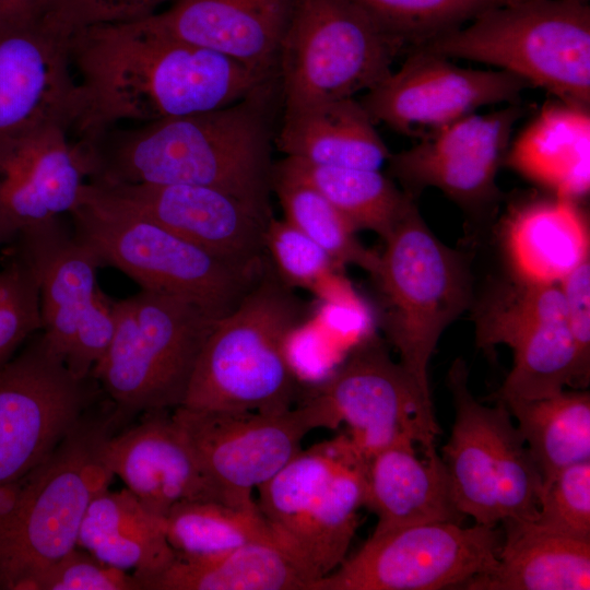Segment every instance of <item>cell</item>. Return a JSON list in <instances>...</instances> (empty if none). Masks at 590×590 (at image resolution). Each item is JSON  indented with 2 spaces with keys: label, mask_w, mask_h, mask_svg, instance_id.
Wrapping results in <instances>:
<instances>
[{
  "label": "cell",
  "mask_w": 590,
  "mask_h": 590,
  "mask_svg": "<svg viewBox=\"0 0 590 590\" xmlns=\"http://www.w3.org/2000/svg\"><path fill=\"white\" fill-rule=\"evenodd\" d=\"M82 138L123 121L146 123L233 104L273 75L182 40L148 17L69 37Z\"/></svg>",
  "instance_id": "cell-1"
},
{
  "label": "cell",
  "mask_w": 590,
  "mask_h": 590,
  "mask_svg": "<svg viewBox=\"0 0 590 590\" xmlns=\"http://www.w3.org/2000/svg\"><path fill=\"white\" fill-rule=\"evenodd\" d=\"M281 103L276 75L227 106L78 138L87 180L190 184L233 194L272 216L271 155Z\"/></svg>",
  "instance_id": "cell-2"
},
{
  "label": "cell",
  "mask_w": 590,
  "mask_h": 590,
  "mask_svg": "<svg viewBox=\"0 0 590 590\" xmlns=\"http://www.w3.org/2000/svg\"><path fill=\"white\" fill-rule=\"evenodd\" d=\"M306 317L305 303L269 260L240 303L215 323L181 405L268 413L292 409L298 388L287 343Z\"/></svg>",
  "instance_id": "cell-3"
},
{
  "label": "cell",
  "mask_w": 590,
  "mask_h": 590,
  "mask_svg": "<svg viewBox=\"0 0 590 590\" xmlns=\"http://www.w3.org/2000/svg\"><path fill=\"white\" fill-rule=\"evenodd\" d=\"M74 237L101 266H111L142 290L187 298L213 314L231 312L262 275L234 264L139 213L106 188L86 181L69 214Z\"/></svg>",
  "instance_id": "cell-4"
},
{
  "label": "cell",
  "mask_w": 590,
  "mask_h": 590,
  "mask_svg": "<svg viewBox=\"0 0 590 590\" xmlns=\"http://www.w3.org/2000/svg\"><path fill=\"white\" fill-rule=\"evenodd\" d=\"M493 66L558 101L590 108V5L524 0L492 8L418 47Z\"/></svg>",
  "instance_id": "cell-5"
},
{
  "label": "cell",
  "mask_w": 590,
  "mask_h": 590,
  "mask_svg": "<svg viewBox=\"0 0 590 590\" xmlns=\"http://www.w3.org/2000/svg\"><path fill=\"white\" fill-rule=\"evenodd\" d=\"M106 424L79 418L54 451L16 481L0 517V589L24 590L39 571L76 547L92 500L114 474L103 458Z\"/></svg>",
  "instance_id": "cell-6"
},
{
  "label": "cell",
  "mask_w": 590,
  "mask_h": 590,
  "mask_svg": "<svg viewBox=\"0 0 590 590\" xmlns=\"http://www.w3.org/2000/svg\"><path fill=\"white\" fill-rule=\"evenodd\" d=\"M385 244L371 275L385 305L384 329L399 363L433 404L428 364L441 333L473 303L470 261L433 234L415 203Z\"/></svg>",
  "instance_id": "cell-7"
},
{
  "label": "cell",
  "mask_w": 590,
  "mask_h": 590,
  "mask_svg": "<svg viewBox=\"0 0 590 590\" xmlns=\"http://www.w3.org/2000/svg\"><path fill=\"white\" fill-rule=\"evenodd\" d=\"M111 343L93 376L127 412L184 403L200 352L222 317L187 298L142 290L115 302Z\"/></svg>",
  "instance_id": "cell-8"
},
{
  "label": "cell",
  "mask_w": 590,
  "mask_h": 590,
  "mask_svg": "<svg viewBox=\"0 0 590 590\" xmlns=\"http://www.w3.org/2000/svg\"><path fill=\"white\" fill-rule=\"evenodd\" d=\"M405 49L352 0H294L278 55L281 109L366 93Z\"/></svg>",
  "instance_id": "cell-9"
},
{
  "label": "cell",
  "mask_w": 590,
  "mask_h": 590,
  "mask_svg": "<svg viewBox=\"0 0 590 590\" xmlns=\"http://www.w3.org/2000/svg\"><path fill=\"white\" fill-rule=\"evenodd\" d=\"M302 402L320 428L346 424L352 446L366 460L403 438L413 439L424 455L436 452L440 427L433 404L377 337L358 344Z\"/></svg>",
  "instance_id": "cell-10"
},
{
  "label": "cell",
  "mask_w": 590,
  "mask_h": 590,
  "mask_svg": "<svg viewBox=\"0 0 590 590\" xmlns=\"http://www.w3.org/2000/svg\"><path fill=\"white\" fill-rule=\"evenodd\" d=\"M476 343L507 344L514 365L495 400H533L566 386L586 388L569 330L559 284L534 283L515 275L473 302Z\"/></svg>",
  "instance_id": "cell-11"
},
{
  "label": "cell",
  "mask_w": 590,
  "mask_h": 590,
  "mask_svg": "<svg viewBox=\"0 0 590 590\" xmlns=\"http://www.w3.org/2000/svg\"><path fill=\"white\" fill-rule=\"evenodd\" d=\"M504 533L453 522L413 524L371 534L310 590H439L463 586L497 563Z\"/></svg>",
  "instance_id": "cell-12"
},
{
  "label": "cell",
  "mask_w": 590,
  "mask_h": 590,
  "mask_svg": "<svg viewBox=\"0 0 590 590\" xmlns=\"http://www.w3.org/2000/svg\"><path fill=\"white\" fill-rule=\"evenodd\" d=\"M221 503L255 507L253 488L272 477L319 428L303 402L290 410L212 411L177 406L172 413Z\"/></svg>",
  "instance_id": "cell-13"
},
{
  "label": "cell",
  "mask_w": 590,
  "mask_h": 590,
  "mask_svg": "<svg viewBox=\"0 0 590 590\" xmlns=\"http://www.w3.org/2000/svg\"><path fill=\"white\" fill-rule=\"evenodd\" d=\"M408 51L402 66L359 101L375 123L406 137L421 140L483 106L520 103L531 87L504 70L462 68L421 48Z\"/></svg>",
  "instance_id": "cell-14"
},
{
  "label": "cell",
  "mask_w": 590,
  "mask_h": 590,
  "mask_svg": "<svg viewBox=\"0 0 590 590\" xmlns=\"http://www.w3.org/2000/svg\"><path fill=\"white\" fill-rule=\"evenodd\" d=\"M84 380L42 338L0 368V486L40 464L81 417Z\"/></svg>",
  "instance_id": "cell-15"
},
{
  "label": "cell",
  "mask_w": 590,
  "mask_h": 590,
  "mask_svg": "<svg viewBox=\"0 0 590 590\" xmlns=\"http://www.w3.org/2000/svg\"><path fill=\"white\" fill-rule=\"evenodd\" d=\"M527 108L520 103L488 114H470L390 155L389 174L414 199L434 187L469 211H480L499 196L496 176L516 122Z\"/></svg>",
  "instance_id": "cell-16"
},
{
  "label": "cell",
  "mask_w": 590,
  "mask_h": 590,
  "mask_svg": "<svg viewBox=\"0 0 590 590\" xmlns=\"http://www.w3.org/2000/svg\"><path fill=\"white\" fill-rule=\"evenodd\" d=\"M69 133L54 125L0 139V246L76 205L87 168Z\"/></svg>",
  "instance_id": "cell-17"
},
{
  "label": "cell",
  "mask_w": 590,
  "mask_h": 590,
  "mask_svg": "<svg viewBox=\"0 0 590 590\" xmlns=\"http://www.w3.org/2000/svg\"><path fill=\"white\" fill-rule=\"evenodd\" d=\"M79 106L69 37L42 20L0 26V139L54 125L71 132Z\"/></svg>",
  "instance_id": "cell-18"
},
{
  "label": "cell",
  "mask_w": 590,
  "mask_h": 590,
  "mask_svg": "<svg viewBox=\"0 0 590 590\" xmlns=\"http://www.w3.org/2000/svg\"><path fill=\"white\" fill-rule=\"evenodd\" d=\"M97 185L148 219L234 264L261 269L268 261L264 235L271 216L231 193L190 184Z\"/></svg>",
  "instance_id": "cell-19"
},
{
  "label": "cell",
  "mask_w": 590,
  "mask_h": 590,
  "mask_svg": "<svg viewBox=\"0 0 590 590\" xmlns=\"http://www.w3.org/2000/svg\"><path fill=\"white\" fill-rule=\"evenodd\" d=\"M148 413L134 427L106 438L103 458L114 476L163 518L180 502H220L172 415Z\"/></svg>",
  "instance_id": "cell-20"
},
{
  "label": "cell",
  "mask_w": 590,
  "mask_h": 590,
  "mask_svg": "<svg viewBox=\"0 0 590 590\" xmlns=\"http://www.w3.org/2000/svg\"><path fill=\"white\" fill-rule=\"evenodd\" d=\"M294 0H172L148 19L188 43L276 74Z\"/></svg>",
  "instance_id": "cell-21"
},
{
  "label": "cell",
  "mask_w": 590,
  "mask_h": 590,
  "mask_svg": "<svg viewBox=\"0 0 590 590\" xmlns=\"http://www.w3.org/2000/svg\"><path fill=\"white\" fill-rule=\"evenodd\" d=\"M15 251L32 268L39 288L42 341L64 363L76 324L97 288L101 266L93 251L69 234L61 219L21 235Z\"/></svg>",
  "instance_id": "cell-22"
},
{
  "label": "cell",
  "mask_w": 590,
  "mask_h": 590,
  "mask_svg": "<svg viewBox=\"0 0 590 590\" xmlns=\"http://www.w3.org/2000/svg\"><path fill=\"white\" fill-rule=\"evenodd\" d=\"M411 438L400 439L367 461L364 507L377 516L373 534L402 527L462 523L449 474L436 452L420 458Z\"/></svg>",
  "instance_id": "cell-23"
},
{
  "label": "cell",
  "mask_w": 590,
  "mask_h": 590,
  "mask_svg": "<svg viewBox=\"0 0 590 590\" xmlns=\"http://www.w3.org/2000/svg\"><path fill=\"white\" fill-rule=\"evenodd\" d=\"M503 164L578 201L590 189V108L558 99L545 104L509 143Z\"/></svg>",
  "instance_id": "cell-24"
},
{
  "label": "cell",
  "mask_w": 590,
  "mask_h": 590,
  "mask_svg": "<svg viewBox=\"0 0 590 590\" xmlns=\"http://www.w3.org/2000/svg\"><path fill=\"white\" fill-rule=\"evenodd\" d=\"M274 144L321 166L380 170L391 152L359 101L333 99L282 111Z\"/></svg>",
  "instance_id": "cell-25"
},
{
  "label": "cell",
  "mask_w": 590,
  "mask_h": 590,
  "mask_svg": "<svg viewBox=\"0 0 590 590\" xmlns=\"http://www.w3.org/2000/svg\"><path fill=\"white\" fill-rule=\"evenodd\" d=\"M504 232L512 275L524 281L558 284L590 255L587 219L569 198L553 194L516 206Z\"/></svg>",
  "instance_id": "cell-26"
},
{
  "label": "cell",
  "mask_w": 590,
  "mask_h": 590,
  "mask_svg": "<svg viewBox=\"0 0 590 590\" xmlns=\"http://www.w3.org/2000/svg\"><path fill=\"white\" fill-rule=\"evenodd\" d=\"M447 387L455 408L451 435L442 447L453 499L464 517L495 527L499 522L495 495L494 406L474 398L469 370L462 358L452 362Z\"/></svg>",
  "instance_id": "cell-27"
},
{
  "label": "cell",
  "mask_w": 590,
  "mask_h": 590,
  "mask_svg": "<svg viewBox=\"0 0 590 590\" xmlns=\"http://www.w3.org/2000/svg\"><path fill=\"white\" fill-rule=\"evenodd\" d=\"M367 461L350 441L328 484L281 539L310 578L309 590L346 558L364 507Z\"/></svg>",
  "instance_id": "cell-28"
},
{
  "label": "cell",
  "mask_w": 590,
  "mask_h": 590,
  "mask_svg": "<svg viewBox=\"0 0 590 590\" xmlns=\"http://www.w3.org/2000/svg\"><path fill=\"white\" fill-rule=\"evenodd\" d=\"M76 546L114 567L133 570L142 590L146 580L176 558L164 518L149 510L128 488L106 489L92 500Z\"/></svg>",
  "instance_id": "cell-29"
},
{
  "label": "cell",
  "mask_w": 590,
  "mask_h": 590,
  "mask_svg": "<svg viewBox=\"0 0 590 590\" xmlns=\"http://www.w3.org/2000/svg\"><path fill=\"white\" fill-rule=\"evenodd\" d=\"M503 524L504 541L496 565L463 589H590V540L548 533L527 522Z\"/></svg>",
  "instance_id": "cell-30"
},
{
  "label": "cell",
  "mask_w": 590,
  "mask_h": 590,
  "mask_svg": "<svg viewBox=\"0 0 590 590\" xmlns=\"http://www.w3.org/2000/svg\"><path fill=\"white\" fill-rule=\"evenodd\" d=\"M310 582L279 542L259 541L208 559L176 557L143 590H309Z\"/></svg>",
  "instance_id": "cell-31"
},
{
  "label": "cell",
  "mask_w": 590,
  "mask_h": 590,
  "mask_svg": "<svg viewBox=\"0 0 590 590\" xmlns=\"http://www.w3.org/2000/svg\"><path fill=\"white\" fill-rule=\"evenodd\" d=\"M273 175L305 182L320 192L352 224L384 240L414 204V199L380 170L321 166L285 156Z\"/></svg>",
  "instance_id": "cell-32"
},
{
  "label": "cell",
  "mask_w": 590,
  "mask_h": 590,
  "mask_svg": "<svg viewBox=\"0 0 590 590\" xmlns=\"http://www.w3.org/2000/svg\"><path fill=\"white\" fill-rule=\"evenodd\" d=\"M500 402L517 420L543 481L568 465L590 460L588 391L563 390L541 399Z\"/></svg>",
  "instance_id": "cell-33"
},
{
  "label": "cell",
  "mask_w": 590,
  "mask_h": 590,
  "mask_svg": "<svg viewBox=\"0 0 590 590\" xmlns=\"http://www.w3.org/2000/svg\"><path fill=\"white\" fill-rule=\"evenodd\" d=\"M164 526L176 557L182 559L213 558L259 541L280 543L258 505L185 500L170 508Z\"/></svg>",
  "instance_id": "cell-34"
},
{
  "label": "cell",
  "mask_w": 590,
  "mask_h": 590,
  "mask_svg": "<svg viewBox=\"0 0 590 590\" xmlns=\"http://www.w3.org/2000/svg\"><path fill=\"white\" fill-rule=\"evenodd\" d=\"M349 445L347 435H339L302 449L258 487L257 505L280 543L281 538L328 484Z\"/></svg>",
  "instance_id": "cell-35"
},
{
  "label": "cell",
  "mask_w": 590,
  "mask_h": 590,
  "mask_svg": "<svg viewBox=\"0 0 590 590\" xmlns=\"http://www.w3.org/2000/svg\"><path fill=\"white\" fill-rule=\"evenodd\" d=\"M284 219L320 246L339 266L353 264L374 275L379 255L356 238V231L346 217L311 186L273 175Z\"/></svg>",
  "instance_id": "cell-36"
},
{
  "label": "cell",
  "mask_w": 590,
  "mask_h": 590,
  "mask_svg": "<svg viewBox=\"0 0 590 590\" xmlns=\"http://www.w3.org/2000/svg\"><path fill=\"white\" fill-rule=\"evenodd\" d=\"M495 495L499 522L535 519L543 487L542 473L506 405L494 406Z\"/></svg>",
  "instance_id": "cell-37"
},
{
  "label": "cell",
  "mask_w": 590,
  "mask_h": 590,
  "mask_svg": "<svg viewBox=\"0 0 590 590\" xmlns=\"http://www.w3.org/2000/svg\"><path fill=\"white\" fill-rule=\"evenodd\" d=\"M388 36L418 47L506 0H352Z\"/></svg>",
  "instance_id": "cell-38"
},
{
  "label": "cell",
  "mask_w": 590,
  "mask_h": 590,
  "mask_svg": "<svg viewBox=\"0 0 590 590\" xmlns=\"http://www.w3.org/2000/svg\"><path fill=\"white\" fill-rule=\"evenodd\" d=\"M267 256L279 276L291 287H303L327 297L339 283V266L293 224L270 217L264 235Z\"/></svg>",
  "instance_id": "cell-39"
},
{
  "label": "cell",
  "mask_w": 590,
  "mask_h": 590,
  "mask_svg": "<svg viewBox=\"0 0 590 590\" xmlns=\"http://www.w3.org/2000/svg\"><path fill=\"white\" fill-rule=\"evenodd\" d=\"M535 529L590 540V460L568 465L543 481Z\"/></svg>",
  "instance_id": "cell-40"
},
{
  "label": "cell",
  "mask_w": 590,
  "mask_h": 590,
  "mask_svg": "<svg viewBox=\"0 0 590 590\" xmlns=\"http://www.w3.org/2000/svg\"><path fill=\"white\" fill-rule=\"evenodd\" d=\"M42 328L36 276L15 251L0 269V368L12 359L25 339Z\"/></svg>",
  "instance_id": "cell-41"
},
{
  "label": "cell",
  "mask_w": 590,
  "mask_h": 590,
  "mask_svg": "<svg viewBox=\"0 0 590 590\" xmlns=\"http://www.w3.org/2000/svg\"><path fill=\"white\" fill-rule=\"evenodd\" d=\"M172 0H47L43 23L70 37L98 25L119 24L149 17Z\"/></svg>",
  "instance_id": "cell-42"
},
{
  "label": "cell",
  "mask_w": 590,
  "mask_h": 590,
  "mask_svg": "<svg viewBox=\"0 0 590 590\" xmlns=\"http://www.w3.org/2000/svg\"><path fill=\"white\" fill-rule=\"evenodd\" d=\"M24 590H142V588L132 574L106 564L76 546L35 575Z\"/></svg>",
  "instance_id": "cell-43"
},
{
  "label": "cell",
  "mask_w": 590,
  "mask_h": 590,
  "mask_svg": "<svg viewBox=\"0 0 590 590\" xmlns=\"http://www.w3.org/2000/svg\"><path fill=\"white\" fill-rule=\"evenodd\" d=\"M116 328L115 302L97 288L92 302L81 316L64 358L73 377L85 380L103 357Z\"/></svg>",
  "instance_id": "cell-44"
},
{
  "label": "cell",
  "mask_w": 590,
  "mask_h": 590,
  "mask_svg": "<svg viewBox=\"0 0 590 590\" xmlns=\"http://www.w3.org/2000/svg\"><path fill=\"white\" fill-rule=\"evenodd\" d=\"M569 330L583 379H590V258L582 261L559 283Z\"/></svg>",
  "instance_id": "cell-45"
},
{
  "label": "cell",
  "mask_w": 590,
  "mask_h": 590,
  "mask_svg": "<svg viewBox=\"0 0 590 590\" xmlns=\"http://www.w3.org/2000/svg\"><path fill=\"white\" fill-rule=\"evenodd\" d=\"M47 0H0V26L40 21Z\"/></svg>",
  "instance_id": "cell-46"
},
{
  "label": "cell",
  "mask_w": 590,
  "mask_h": 590,
  "mask_svg": "<svg viewBox=\"0 0 590 590\" xmlns=\"http://www.w3.org/2000/svg\"><path fill=\"white\" fill-rule=\"evenodd\" d=\"M518 1H524V0H506V3L518 2ZM578 1H581V2H588V3H589V0H578Z\"/></svg>",
  "instance_id": "cell-47"
}]
</instances>
